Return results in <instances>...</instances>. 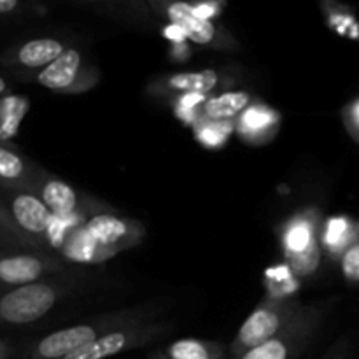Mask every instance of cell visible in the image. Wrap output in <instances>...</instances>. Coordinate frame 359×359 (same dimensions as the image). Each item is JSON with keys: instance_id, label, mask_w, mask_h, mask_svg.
I'll use <instances>...</instances> for the list:
<instances>
[{"instance_id": "6da1fadb", "label": "cell", "mask_w": 359, "mask_h": 359, "mask_svg": "<svg viewBox=\"0 0 359 359\" xmlns=\"http://www.w3.org/2000/svg\"><path fill=\"white\" fill-rule=\"evenodd\" d=\"M163 312V302H146L133 307L104 312L88 321L56 330L35 340L30 346L25 347L20 359H63L116 330L156 321Z\"/></svg>"}, {"instance_id": "7a4b0ae2", "label": "cell", "mask_w": 359, "mask_h": 359, "mask_svg": "<svg viewBox=\"0 0 359 359\" xmlns=\"http://www.w3.org/2000/svg\"><path fill=\"white\" fill-rule=\"evenodd\" d=\"M76 279L48 277L0 293V326H27L37 323L74 291Z\"/></svg>"}, {"instance_id": "3957f363", "label": "cell", "mask_w": 359, "mask_h": 359, "mask_svg": "<svg viewBox=\"0 0 359 359\" xmlns=\"http://www.w3.org/2000/svg\"><path fill=\"white\" fill-rule=\"evenodd\" d=\"M325 219L318 207L294 212L280 228V248L290 269L298 277H309L321 266Z\"/></svg>"}, {"instance_id": "277c9868", "label": "cell", "mask_w": 359, "mask_h": 359, "mask_svg": "<svg viewBox=\"0 0 359 359\" xmlns=\"http://www.w3.org/2000/svg\"><path fill=\"white\" fill-rule=\"evenodd\" d=\"M304 304L294 298L266 297L251 312L228 346V359L242 356L283 332L298 316Z\"/></svg>"}, {"instance_id": "5b68a950", "label": "cell", "mask_w": 359, "mask_h": 359, "mask_svg": "<svg viewBox=\"0 0 359 359\" xmlns=\"http://www.w3.org/2000/svg\"><path fill=\"white\" fill-rule=\"evenodd\" d=\"M144 11L151 13L160 20L168 21L177 28L186 39L203 48L216 51H235L238 42L224 27L214 21L198 16L188 2H170V0H147L142 2Z\"/></svg>"}, {"instance_id": "8992f818", "label": "cell", "mask_w": 359, "mask_h": 359, "mask_svg": "<svg viewBox=\"0 0 359 359\" xmlns=\"http://www.w3.org/2000/svg\"><path fill=\"white\" fill-rule=\"evenodd\" d=\"M0 198L18 233L34 249L49 252L55 216L34 191L0 189Z\"/></svg>"}, {"instance_id": "52a82bcc", "label": "cell", "mask_w": 359, "mask_h": 359, "mask_svg": "<svg viewBox=\"0 0 359 359\" xmlns=\"http://www.w3.org/2000/svg\"><path fill=\"white\" fill-rule=\"evenodd\" d=\"M323 316L325 309L321 305H304L283 332L235 359H297L314 342L323 326Z\"/></svg>"}, {"instance_id": "ba28073f", "label": "cell", "mask_w": 359, "mask_h": 359, "mask_svg": "<svg viewBox=\"0 0 359 359\" xmlns=\"http://www.w3.org/2000/svg\"><path fill=\"white\" fill-rule=\"evenodd\" d=\"M67 272L69 265L51 252L0 249V293Z\"/></svg>"}, {"instance_id": "9c48e42d", "label": "cell", "mask_w": 359, "mask_h": 359, "mask_svg": "<svg viewBox=\"0 0 359 359\" xmlns=\"http://www.w3.org/2000/svg\"><path fill=\"white\" fill-rule=\"evenodd\" d=\"M34 193L51 210L53 216L62 221L83 219V217L90 219L91 216L112 210L104 202L79 193L72 184L49 174L48 170L41 172L34 186Z\"/></svg>"}, {"instance_id": "30bf717a", "label": "cell", "mask_w": 359, "mask_h": 359, "mask_svg": "<svg viewBox=\"0 0 359 359\" xmlns=\"http://www.w3.org/2000/svg\"><path fill=\"white\" fill-rule=\"evenodd\" d=\"M98 69L91 65L83 53L69 48L58 60L35 74V83L60 95H79L93 90L98 84Z\"/></svg>"}, {"instance_id": "8fae6325", "label": "cell", "mask_w": 359, "mask_h": 359, "mask_svg": "<svg viewBox=\"0 0 359 359\" xmlns=\"http://www.w3.org/2000/svg\"><path fill=\"white\" fill-rule=\"evenodd\" d=\"M174 330V323L170 321H151L144 325L128 326V328L116 330V332L107 333L98 340L91 342L90 346L69 354L63 359H109L118 354L126 353V351L144 347L154 340L163 339L165 335Z\"/></svg>"}, {"instance_id": "7c38bea8", "label": "cell", "mask_w": 359, "mask_h": 359, "mask_svg": "<svg viewBox=\"0 0 359 359\" xmlns=\"http://www.w3.org/2000/svg\"><path fill=\"white\" fill-rule=\"evenodd\" d=\"M91 237L112 255L135 248L146 237V226L140 221L119 216L116 210L91 216L84 223Z\"/></svg>"}, {"instance_id": "4fadbf2b", "label": "cell", "mask_w": 359, "mask_h": 359, "mask_svg": "<svg viewBox=\"0 0 359 359\" xmlns=\"http://www.w3.org/2000/svg\"><path fill=\"white\" fill-rule=\"evenodd\" d=\"M224 76L216 69H202L193 72L165 74L151 79L146 93L154 98H175L186 95H209L223 86Z\"/></svg>"}, {"instance_id": "5bb4252c", "label": "cell", "mask_w": 359, "mask_h": 359, "mask_svg": "<svg viewBox=\"0 0 359 359\" xmlns=\"http://www.w3.org/2000/svg\"><path fill=\"white\" fill-rule=\"evenodd\" d=\"M67 49L69 48L62 39L34 37L6 49L0 55V63L7 69L39 74L55 60H58Z\"/></svg>"}, {"instance_id": "9a60e30c", "label": "cell", "mask_w": 359, "mask_h": 359, "mask_svg": "<svg viewBox=\"0 0 359 359\" xmlns=\"http://www.w3.org/2000/svg\"><path fill=\"white\" fill-rule=\"evenodd\" d=\"M44 168L25 156L16 147L0 146V189H27L34 191L39 175Z\"/></svg>"}, {"instance_id": "2e32d148", "label": "cell", "mask_w": 359, "mask_h": 359, "mask_svg": "<svg viewBox=\"0 0 359 359\" xmlns=\"http://www.w3.org/2000/svg\"><path fill=\"white\" fill-rule=\"evenodd\" d=\"M58 251L62 258L69 259L70 263H83V265H98L114 256L91 237L84 224H76L67 231L60 242Z\"/></svg>"}, {"instance_id": "e0dca14e", "label": "cell", "mask_w": 359, "mask_h": 359, "mask_svg": "<svg viewBox=\"0 0 359 359\" xmlns=\"http://www.w3.org/2000/svg\"><path fill=\"white\" fill-rule=\"evenodd\" d=\"M252 104V95L249 91H224L219 95H210L200 105V119L210 123H230L244 114L245 109Z\"/></svg>"}, {"instance_id": "ac0fdd59", "label": "cell", "mask_w": 359, "mask_h": 359, "mask_svg": "<svg viewBox=\"0 0 359 359\" xmlns=\"http://www.w3.org/2000/svg\"><path fill=\"white\" fill-rule=\"evenodd\" d=\"M30 111L27 95L9 93L0 97V146L14 147L13 140L20 133L21 123Z\"/></svg>"}, {"instance_id": "d6986e66", "label": "cell", "mask_w": 359, "mask_h": 359, "mask_svg": "<svg viewBox=\"0 0 359 359\" xmlns=\"http://www.w3.org/2000/svg\"><path fill=\"white\" fill-rule=\"evenodd\" d=\"M156 351L165 359H228V347L216 340L181 339Z\"/></svg>"}, {"instance_id": "ffe728a7", "label": "cell", "mask_w": 359, "mask_h": 359, "mask_svg": "<svg viewBox=\"0 0 359 359\" xmlns=\"http://www.w3.org/2000/svg\"><path fill=\"white\" fill-rule=\"evenodd\" d=\"M359 238V221L351 217H333L326 221L323 231V248L332 258H342L344 252Z\"/></svg>"}, {"instance_id": "44dd1931", "label": "cell", "mask_w": 359, "mask_h": 359, "mask_svg": "<svg viewBox=\"0 0 359 359\" xmlns=\"http://www.w3.org/2000/svg\"><path fill=\"white\" fill-rule=\"evenodd\" d=\"M332 7V13L328 14L330 25L333 27V30H337L339 34L346 35L351 39H359V23L358 18L349 7L346 6H337V4H330Z\"/></svg>"}, {"instance_id": "7402d4cb", "label": "cell", "mask_w": 359, "mask_h": 359, "mask_svg": "<svg viewBox=\"0 0 359 359\" xmlns=\"http://www.w3.org/2000/svg\"><path fill=\"white\" fill-rule=\"evenodd\" d=\"M0 249H25V251H37L32 248L23 237L16 231L7 216L6 205L0 198Z\"/></svg>"}, {"instance_id": "603a6c76", "label": "cell", "mask_w": 359, "mask_h": 359, "mask_svg": "<svg viewBox=\"0 0 359 359\" xmlns=\"http://www.w3.org/2000/svg\"><path fill=\"white\" fill-rule=\"evenodd\" d=\"M340 272L347 284L359 287V238L340 258Z\"/></svg>"}, {"instance_id": "cb8c5ba5", "label": "cell", "mask_w": 359, "mask_h": 359, "mask_svg": "<svg viewBox=\"0 0 359 359\" xmlns=\"http://www.w3.org/2000/svg\"><path fill=\"white\" fill-rule=\"evenodd\" d=\"M342 119L344 125H346L347 133L359 144V97L351 100L349 104L344 107Z\"/></svg>"}, {"instance_id": "d4e9b609", "label": "cell", "mask_w": 359, "mask_h": 359, "mask_svg": "<svg viewBox=\"0 0 359 359\" xmlns=\"http://www.w3.org/2000/svg\"><path fill=\"white\" fill-rule=\"evenodd\" d=\"M351 353V344L347 337H342V339L337 340L332 347L325 353V356L321 359H349Z\"/></svg>"}, {"instance_id": "484cf974", "label": "cell", "mask_w": 359, "mask_h": 359, "mask_svg": "<svg viewBox=\"0 0 359 359\" xmlns=\"http://www.w3.org/2000/svg\"><path fill=\"white\" fill-rule=\"evenodd\" d=\"M27 6H23L18 0H0V16H14L21 13Z\"/></svg>"}, {"instance_id": "4316f807", "label": "cell", "mask_w": 359, "mask_h": 359, "mask_svg": "<svg viewBox=\"0 0 359 359\" xmlns=\"http://www.w3.org/2000/svg\"><path fill=\"white\" fill-rule=\"evenodd\" d=\"M14 356V347L4 339H0V359H11Z\"/></svg>"}, {"instance_id": "83f0119b", "label": "cell", "mask_w": 359, "mask_h": 359, "mask_svg": "<svg viewBox=\"0 0 359 359\" xmlns=\"http://www.w3.org/2000/svg\"><path fill=\"white\" fill-rule=\"evenodd\" d=\"M4 95H9V83L6 81V77L0 76V97Z\"/></svg>"}, {"instance_id": "f1b7e54d", "label": "cell", "mask_w": 359, "mask_h": 359, "mask_svg": "<svg viewBox=\"0 0 359 359\" xmlns=\"http://www.w3.org/2000/svg\"><path fill=\"white\" fill-rule=\"evenodd\" d=\"M149 359H165L163 356H161V354L160 353H158V351H154V353L153 354H151V356H149Z\"/></svg>"}]
</instances>
